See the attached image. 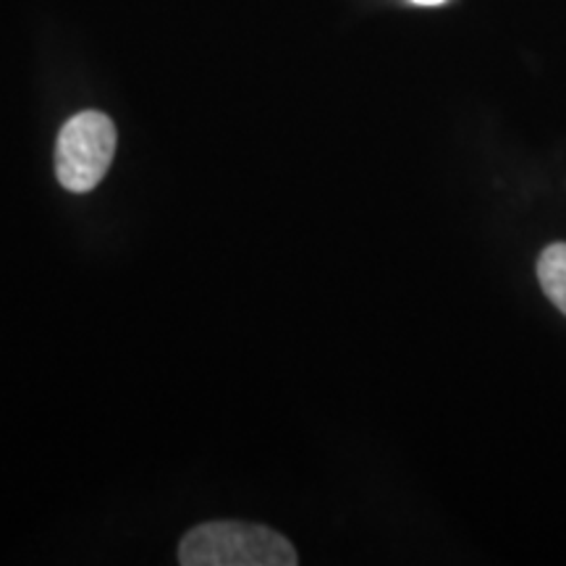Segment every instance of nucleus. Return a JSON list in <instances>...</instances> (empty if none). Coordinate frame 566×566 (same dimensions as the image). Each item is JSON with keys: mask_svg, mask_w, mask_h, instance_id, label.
Wrapping results in <instances>:
<instances>
[{"mask_svg": "<svg viewBox=\"0 0 566 566\" xmlns=\"http://www.w3.org/2000/svg\"><path fill=\"white\" fill-rule=\"evenodd\" d=\"M296 548L281 533L247 522H208L181 537L184 566H294Z\"/></svg>", "mask_w": 566, "mask_h": 566, "instance_id": "obj_1", "label": "nucleus"}, {"mask_svg": "<svg viewBox=\"0 0 566 566\" xmlns=\"http://www.w3.org/2000/svg\"><path fill=\"white\" fill-rule=\"evenodd\" d=\"M116 126L101 111L69 118L55 145V174L69 192H92L108 174L116 153Z\"/></svg>", "mask_w": 566, "mask_h": 566, "instance_id": "obj_2", "label": "nucleus"}, {"mask_svg": "<svg viewBox=\"0 0 566 566\" xmlns=\"http://www.w3.org/2000/svg\"><path fill=\"white\" fill-rule=\"evenodd\" d=\"M537 281L543 292L566 315V242L551 244L537 260Z\"/></svg>", "mask_w": 566, "mask_h": 566, "instance_id": "obj_3", "label": "nucleus"}, {"mask_svg": "<svg viewBox=\"0 0 566 566\" xmlns=\"http://www.w3.org/2000/svg\"><path fill=\"white\" fill-rule=\"evenodd\" d=\"M412 3H420V6H438V3H443V0H412Z\"/></svg>", "mask_w": 566, "mask_h": 566, "instance_id": "obj_4", "label": "nucleus"}]
</instances>
